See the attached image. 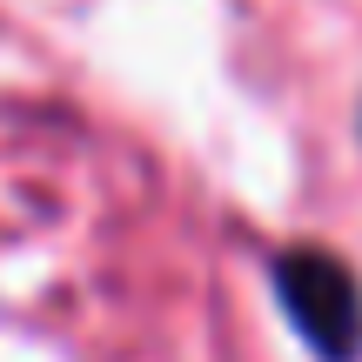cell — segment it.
Segmentation results:
<instances>
[{
    "instance_id": "6da1fadb",
    "label": "cell",
    "mask_w": 362,
    "mask_h": 362,
    "mask_svg": "<svg viewBox=\"0 0 362 362\" xmlns=\"http://www.w3.org/2000/svg\"><path fill=\"white\" fill-rule=\"evenodd\" d=\"M275 302L315 362H362V275L315 242H288L269 262Z\"/></svg>"
}]
</instances>
